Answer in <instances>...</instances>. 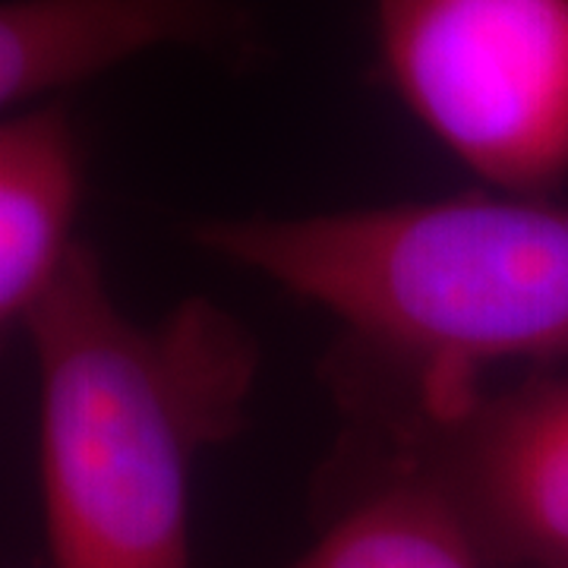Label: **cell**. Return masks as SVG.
<instances>
[{
    "label": "cell",
    "instance_id": "6da1fadb",
    "mask_svg": "<svg viewBox=\"0 0 568 568\" xmlns=\"http://www.w3.org/2000/svg\"><path fill=\"white\" fill-rule=\"evenodd\" d=\"M190 241L338 320L332 388L376 443L465 420L496 366L568 357V205L549 196L209 219Z\"/></svg>",
    "mask_w": 568,
    "mask_h": 568
},
{
    "label": "cell",
    "instance_id": "7a4b0ae2",
    "mask_svg": "<svg viewBox=\"0 0 568 568\" xmlns=\"http://www.w3.org/2000/svg\"><path fill=\"white\" fill-rule=\"evenodd\" d=\"M22 328L39 373L51 566L193 568V465L244 426L253 335L200 297L133 325L82 241Z\"/></svg>",
    "mask_w": 568,
    "mask_h": 568
},
{
    "label": "cell",
    "instance_id": "3957f363",
    "mask_svg": "<svg viewBox=\"0 0 568 568\" xmlns=\"http://www.w3.org/2000/svg\"><path fill=\"white\" fill-rule=\"evenodd\" d=\"M388 85L496 193L568 178V0H373Z\"/></svg>",
    "mask_w": 568,
    "mask_h": 568
},
{
    "label": "cell",
    "instance_id": "277c9868",
    "mask_svg": "<svg viewBox=\"0 0 568 568\" xmlns=\"http://www.w3.org/2000/svg\"><path fill=\"white\" fill-rule=\"evenodd\" d=\"M395 448L443 487L496 568H568V373L489 395Z\"/></svg>",
    "mask_w": 568,
    "mask_h": 568
},
{
    "label": "cell",
    "instance_id": "5b68a950",
    "mask_svg": "<svg viewBox=\"0 0 568 568\" xmlns=\"http://www.w3.org/2000/svg\"><path fill=\"white\" fill-rule=\"evenodd\" d=\"M162 44L244 61L253 26L227 0H3L0 104L32 108Z\"/></svg>",
    "mask_w": 568,
    "mask_h": 568
},
{
    "label": "cell",
    "instance_id": "8992f818",
    "mask_svg": "<svg viewBox=\"0 0 568 568\" xmlns=\"http://www.w3.org/2000/svg\"><path fill=\"white\" fill-rule=\"evenodd\" d=\"M82 152L70 111L41 102L0 126V323L22 328L73 250Z\"/></svg>",
    "mask_w": 568,
    "mask_h": 568
},
{
    "label": "cell",
    "instance_id": "52a82bcc",
    "mask_svg": "<svg viewBox=\"0 0 568 568\" xmlns=\"http://www.w3.org/2000/svg\"><path fill=\"white\" fill-rule=\"evenodd\" d=\"M376 458L335 487L320 540L287 568H496L424 467L386 446Z\"/></svg>",
    "mask_w": 568,
    "mask_h": 568
}]
</instances>
